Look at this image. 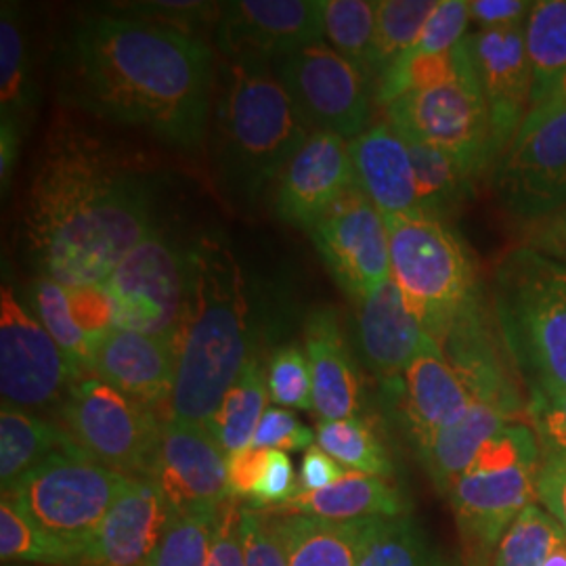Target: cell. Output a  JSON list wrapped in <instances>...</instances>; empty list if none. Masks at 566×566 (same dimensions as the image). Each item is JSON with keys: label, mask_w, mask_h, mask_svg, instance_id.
I'll return each instance as SVG.
<instances>
[{"label": "cell", "mask_w": 566, "mask_h": 566, "mask_svg": "<svg viewBox=\"0 0 566 566\" xmlns=\"http://www.w3.org/2000/svg\"><path fill=\"white\" fill-rule=\"evenodd\" d=\"M149 182L78 124H53L23 208L28 256L63 287L103 283L154 233Z\"/></svg>", "instance_id": "1"}, {"label": "cell", "mask_w": 566, "mask_h": 566, "mask_svg": "<svg viewBox=\"0 0 566 566\" xmlns=\"http://www.w3.org/2000/svg\"><path fill=\"white\" fill-rule=\"evenodd\" d=\"M72 99L103 120L139 126L196 149L214 97V53L189 32L103 13L82 21L67 44Z\"/></svg>", "instance_id": "2"}, {"label": "cell", "mask_w": 566, "mask_h": 566, "mask_svg": "<svg viewBox=\"0 0 566 566\" xmlns=\"http://www.w3.org/2000/svg\"><path fill=\"white\" fill-rule=\"evenodd\" d=\"M187 294L172 334L175 386L168 418L208 426L250 355V306L229 243L203 235L187 248Z\"/></svg>", "instance_id": "3"}, {"label": "cell", "mask_w": 566, "mask_h": 566, "mask_svg": "<svg viewBox=\"0 0 566 566\" xmlns=\"http://www.w3.org/2000/svg\"><path fill=\"white\" fill-rule=\"evenodd\" d=\"M212 130L223 181L243 198L263 193L308 139V126L271 61L219 63Z\"/></svg>", "instance_id": "4"}, {"label": "cell", "mask_w": 566, "mask_h": 566, "mask_svg": "<svg viewBox=\"0 0 566 566\" xmlns=\"http://www.w3.org/2000/svg\"><path fill=\"white\" fill-rule=\"evenodd\" d=\"M493 308L528 399L566 390V264L514 245L495 266Z\"/></svg>", "instance_id": "5"}, {"label": "cell", "mask_w": 566, "mask_h": 566, "mask_svg": "<svg viewBox=\"0 0 566 566\" xmlns=\"http://www.w3.org/2000/svg\"><path fill=\"white\" fill-rule=\"evenodd\" d=\"M390 280L426 332L446 344L451 329L479 303L476 275L464 243L446 221L424 212L385 217Z\"/></svg>", "instance_id": "6"}, {"label": "cell", "mask_w": 566, "mask_h": 566, "mask_svg": "<svg viewBox=\"0 0 566 566\" xmlns=\"http://www.w3.org/2000/svg\"><path fill=\"white\" fill-rule=\"evenodd\" d=\"M542 446L533 426L510 422L453 483L447 500L468 539L497 546L523 510L537 504Z\"/></svg>", "instance_id": "7"}, {"label": "cell", "mask_w": 566, "mask_h": 566, "mask_svg": "<svg viewBox=\"0 0 566 566\" xmlns=\"http://www.w3.org/2000/svg\"><path fill=\"white\" fill-rule=\"evenodd\" d=\"M385 114L405 137L446 149L472 179L495 163L489 109L465 41L458 46L451 76L388 103Z\"/></svg>", "instance_id": "8"}, {"label": "cell", "mask_w": 566, "mask_h": 566, "mask_svg": "<svg viewBox=\"0 0 566 566\" xmlns=\"http://www.w3.org/2000/svg\"><path fill=\"white\" fill-rule=\"evenodd\" d=\"M128 481L74 449L44 460L2 500L46 533L84 546Z\"/></svg>", "instance_id": "9"}, {"label": "cell", "mask_w": 566, "mask_h": 566, "mask_svg": "<svg viewBox=\"0 0 566 566\" xmlns=\"http://www.w3.org/2000/svg\"><path fill=\"white\" fill-rule=\"evenodd\" d=\"M61 426L97 464L130 479H149L164 420L99 378H82L60 409ZM168 420V418H166Z\"/></svg>", "instance_id": "10"}, {"label": "cell", "mask_w": 566, "mask_h": 566, "mask_svg": "<svg viewBox=\"0 0 566 566\" xmlns=\"http://www.w3.org/2000/svg\"><path fill=\"white\" fill-rule=\"evenodd\" d=\"M495 191L523 223L566 206V88L537 103L506 151L493 164Z\"/></svg>", "instance_id": "11"}, {"label": "cell", "mask_w": 566, "mask_h": 566, "mask_svg": "<svg viewBox=\"0 0 566 566\" xmlns=\"http://www.w3.org/2000/svg\"><path fill=\"white\" fill-rule=\"evenodd\" d=\"M187 252L154 231L122 259L103 282L114 301L116 329L172 338L187 294Z\"/></svg>", "instance_id": "12"}, {"label": "cell", "mask_w": 566, "mask_h": 566, "mask_svg": "<svg viewBox=\"0 0 566 566\" xmlns=\"http://www.w3.org/2000/svg\"><path fill=\"white\" fill-rule=\"evenodd\" d=\"M275 74L306 126L350 142L371 126L369 81L324 41L277 60Z\"/></svg>", "instance_id": "13"}, {"label": "cell", "mask_w": 566, "mask_h": 566, "mask_svg": "<svg viewBox=\"0 0 566 566\" xmlns=\"http://www.w3.org/2000/svg\"><path fill=\"white\" fill-rule=\"evenodd\" d=\"M76 376L41 322L11 287L0 294V395L2 405L41 413L61 409Z\"/></svg>", "instance_id": "14"}, {"label": "cell", "mask_w": 566, "mask_h": 566, "mask_svg": "<svg viewBox=\"0 0 566 566\" xmlns=\"http://www.w3.org/2000/svg\"><path fill=\"white\" fill-rule=\"evenodd\" d=\"M313 242L327 269L355 301H364L390 282V243L385 214L353 185L319 223L311 229Z\"/></svg>", "instance_id": "15"}, {"label": "cell", "mask_w": 566, "mask_h": 566, "mask_svg": "<svg viewBox=\"0 0 566 566\" xmlns=\"http://www.w3.org/2000/svg\"><path fill=\"white\" fill-rule=\"evenodd\" d=\"M217 41L227 60H282L324 41L322 0H233L217 18Z\"/></svg>", "instance_id": "16"}, {"label": "cell", "mask_w": 566, "mask_h": 566, "mask_svg": "<svg viewBox=\"0 0 566 566\" xmlns=\"http://www.w3.org/2000/svg\"><path fill=\"white\" fill-rule=\"evenodd\" d=\"M465 49L485 97L493 160L497 163L533 107L525 28L476 30L465 39Z\"/></svg>", "instance_id": "17"}, {"label": "cell", "mask_w": 566, "mask_h": 566, "mask_svg": "<svg viewBox=\"0 0 566 566\" xmlns=\"http://www.w3.org/2000/svg\"><path fill=\"white\" fill-rule=\"evenodd\" d=\"M172 512H217L229 497L227 453L208 428L164 420L149 476Z\"/></svg>", "instance_id": "18"}, {"label": "cell", "mask_w": 566, "mask_h": 566, "mask_svg": "<svg viewBox=\"0 0 566 566\" xmlns=\"http://www.w3.org/2000/svg\"><path fill=\"white\" fill-rule=\"evenodd\" d=\"M355 181L348 143L313 130L277 179L275 208L285 223L311 231Z\"/></svg>", "instance_id": "19"}, {"label": "cell", "mask_w": 566, "mask_h": 566, "mask_svg": "<svg viewBox=\"0 0 566 566\" xmlns=\"http://www.w3.org/2000/svg\"><path fill=\"white\" fill-rule=\"evenodd\" d=\"M172 510L151 479H130L86 539L78 566H145Z\"/></svg>", "instance_id": "20"}, {"label": "cell", "mask_w": 566, "mask_h": 566, "mask_svg": "<svg viewBox=\"0 0 566 566\" xmlns=\"http://www.w3.org/2000/svg\"><path fill=\"white\" fill-rule=\"evenodd\" d=\"M93 378L168 418L175 386L172 338L114 327L95 350Z\"/></svg>", "instance_id": "21"}, {"label": "cell", "mask_w": 566, "mask_h": 566, "mask_svg": "<svg viewBox=\"0 0 566 566\" xmlns=\"http://www.w3.org/2000/svg\"><path fill=\"white\" fill-rule=\"evenodd\" d=\"M357 319L365 364L388 382H397L422 353L441 346L407 308L392 280L359 303Z\"/></svg>", "instance_id": "22"}, {"label": "cell", "mask_w": 566, "mask_h": 566, "mask_svg": "<svg viewBox=\"0 0 566 566\" xmlns=\"http://www.w3.org/2000/svg\"><path fill=\"white\" fill-rule=\"evenodd\" d=\"M401 385L405 422L418 453L441 430L460 422L472 405V395L449 364L443 346H432L405 369Z\"/></svg>", "instance_id": "23"}, {"label": "cell", "mask_w": 566, "mask_h": 566, "mask_svg": "<svg viewBox=\"0 0 566 566\" xmlns=\"http://www.w3.org/2000/svg\"><path fill=\"white\" fill-rule=\"evenodd\" d=\"M355 181L385 214L420 212V198L411 156L403 137L388 124H371L348 142Z\"/></svg>", "instance_id": "24"}, {"label": "cell", "mask_w": 566, "mask_h": 566, "mask_svg": "<svg viewBox=\"0 0 566 566\" xmlns=\"http://www.w3.org/2000/svg\"><path fill=\"white\" fill-rule=\"evenodd\" d=\"M306 357L313 376V399L319 420L357 418L361 385L343 329L332 308H317L304 324Z\"/></svg>", "instance_id": "25"}, {"label": "cell", "mask_w": 566, "mask_h": 566, "mask_svg": "<svg viewBox=\"0 0 566 566\" xmlns=\"http://www.w3.org/2000/svg\"><path fill=\"white\" fill-rule=\"evenodd\" d=\"M263 512L287 566H359L371 521L334 523L277 510Z\"/></svg>", "instance_id": "26"}, {"label": "cell", "mask_w": 566, "mask_h": 566, "mask_svg": "<svg viewBox=\"0 0 566 566\" xmlns=\"http://www.w3.org/2000/svg\"><path fill=\"white\" fill-rule=\"evenodd\" d=\"M275 510L334 523H355L407 516V502L390 479L348 470L338 483L322 491L298 493L290 504Z\"/></svg>", "instance_id": "27"}, {"label": "cell", "mask_w": 566, "mask_h": 566, "mask_svg": "<svg viewBox=\"0 0 566 566\" xmlns=\"http://www.w3.org/2000/svg\"><path fill=\"white\" fill-rule=\"evenodd\" d=\"M510 422L516 420H512L500 407L474 399L460 422L441 430L420 451L434 486L447 495L453 483L476 460L481 449Z\"/></svg>", "instance_id": "28"}, {"label": "cell", "mask_w": 566, "mask_h": 566, "mask_svg": "<svg viewBox=\"0 0 566 566\" xmlns=\"http://www.w3.org/2000/svg\"><path fill=\"white\" fill-rule=\"evenodd\" d=\"M78 446L65 432L39 413L2 405L0 411V485L2 493L51 455L74 451Z\"/></svg>", "instance_id": "29"}, {"label": "cell", "mask_w": 566, "mask_h": 566, "mask_svg": "<svg viewBox=\"0 0 566 566\" xmlns=\"http://www.w3.org/2000/svg\"><path fill=\"white\" fill-rule=\"evenodd\" d=\"M269 399L271 397L263 365L256 357H252L206 426L227 455L252 447L256 428L263 420L264 411L269 409Z\"/></svg>", "instance_id": "30"}, {"label": "cell", "mask_w": 566, "mask_h": 566, "mask_svg": "<svg viewBox=\"0 0 566 566\" xmlns=\"http://www.w3.org/2000/svg\"><path fill=\"white\" fill-rule=\"evenodd\" d=\"M525 46L535 107L566 78V0L535 2L525 25Z\"/></svg>", "instance_id": "31"}, {"label": "cell", "mask_w": 566, "mask_h": 566, "mask_svg": "<svg viewBox=\"0 0 566 566\" xmlns=\"http://www.w3.org/2000/svg\"><path fill=\"white\" fill-rule=\"evenodd\" d=\"M324 36L329 46L353 63L369 84L378 82L376 2L322 0Z\"/></svg>", "instance_id": "32"}, {"label": "cell", "mask_w": 566, "mask_h": 566, "mask_svg": "<svg viewBox=\"0 0 566 566\" xmlns=\"http://www.w3.org/2000/svg\"><path fill=\"white\" fill-rule=\"evenodd\" d=\"M401 137L407 143L411 164H413L420 212L443 221L449 210L464 202L472 177L465 172L462 164L458 163L451 154H447L446 149L413 137H405V135Z\"/></svg>", "instance_id": "33"}, {"label": "cell", "mask_w": 566, "mask_h": 566, "mask_svg": "<svg viewBox=\"0 0 566 566\" xmlns=\"http://www.w3.org/2000/svg\"><path fill=\"white\" fill-rule=\"evenodd\" d=\"M30 301H32L36 319L60 346L76 380L93 378L95 348L86 340V336L82 334L81 327L72 315L67 290L55 280L39 275L30 287Z\"/></svg>", "instance_id": "34"}, {"label": "cell", "mask_w": 566, "mask_h": 566, "mask_svg": "<svg viewBox=\"0 0 566 566\" xmlns=\"http://www.w3.org/2000/svg\"><path fill=\"white\" fill-rule=\"evenodd\" d=\"M84 546L65 542L34 525L7 500L0 502V556L2 563L78 566Z\"/></svg>", "instance_id": "35"}, {"label": "cell", "mask_w": 566, "mask_h": 566, "mask_svg": "<svg viewBox=\"0 0 566 566\" xmlns=\"http://www.w3.org/2000/svg\"><path fill=\"white\" fill-rule=\"evenodd\" d=\"M359 566H451L409 516L369 523Z\"/></svg>", "instance_id": "36"}, {"label": "cell", "mask_w": 566, "mask_h": 566, "mask_svg": "<svg viewBox=\"0 0 566 566\" xmlns=\"http://www.w3.org/2000/svg\"><path fill=\"white\" fill-rule=\"evenodd\" d=\"M317 446L350 472L390 479L392 462L376 430L361 418L317 422Z\"/></svg>", "instance_id": "37"}, {"label": "cell", "mask_w": 566, "mask_h": 566, "mask_svg": "<svg viewBox=\"0 0 566 566\" xmlns=\"http://www.w3.org/2000/svg\"><path fill=\"white\" fill-rule=\"evenodd\" d=\"M32 103L28 44L20 13L13 2H2L0 11V105L2 120L15 122L28 114Z\"/></svg>", "instance_id": "38"}, {"label": "cell", "mask_w": 566, "mask_h": 566, "mask_svg": "<svg viewBox=\"0 0 566 566\" xmlns=\"http://www.w3.org/2000/svg\"><path fill=\"white\" fill-rule=\"evenodd\" d=\"M565 537V528L546 507L531 504L502 535L495 566H546Z\"/></svg>", "instance_id": "39"}, {"label": "cell", "mask_w": 566, "mask_h": 566, "mask_svg": "<svg viewBox=\"0 0 566 566\" xmlns=\"http://www.w3.org/2000/svg\"><path fill=\"white\" fill-rule=\"evenodd\" d=\"M439 0H380L376 2V61L378 82L407 53L424 30ZM376 82V84H378Z\"/></svg>", "instance_id": "40"}, {"label": "cell", "mask_w": 566, "mask_h": 566, "mask_svg": "<svg viewBox=\"0 0 566 566\" xmlns=\"http://www.w3.org/2000/svg\"><path fill=\"white\" fill-rule=\"evenodd\" d=\"M217 512H172L160 544L145 566H208Z\"/></svg>", "instance_id": "41"}, {"label": "cell", "mask_w": 566, "mask_h": 566, "mask_svg": "<svg viewBox=\"0 0 566 566\" xmlns=\"http://www.w3.org/2000/svg\"><path fill=\"white\" fill-rule=\"evenodd\" d=\"M269 397L277 407L311 411L313 399V376L308 357L294 344L282 346L273 353L266 367Z\"/></svg>", "instance_id": "42"}, {"label": "cell", "mask_w": 566, "mask_h": 566, "mask_svg": "<svg viewBox=\"0 0 566 566\" xmlns=\"http://www.w3.org/2000/svg\"><path fill=\"white\" fill-rule=\"evenodd\" d=\"M470 9L465 0H439L416 44L403 55H447L468 39Z\"/></svg>", "instance_id": "43"}, {"label": "cell", "mask_w": 566, "mask_h": 566, "mask_svg": "<svg viewBox=\"0 0 566 566\" xmlns=\"http://www.w3.org/2000/svg\"><path fill=\"white\" fill-rule=\"evenodd\" d=\"M67 301L82 334L97 350V346L116 324V311H114L112 296L107 294L103 283H97V285H82V287L67 290Z\"/></svg>", "instance_id": "44"}, {"label": "cell", "mask_w": 566, "mask_h": 566, "mask_svg": "<svg viewBox=\"0 0 566 566\" xmlns=\"http://www.w3.org/2000/svg\"><path fill=\"white\" fill-rule=\"evenodd\" d=\"M317 441V432L303 420L285 409V407H269L263 420L256 428L252 447L266 451H306Z\"/></svg>", "instance_id": "45"}, {"label": "cell", "mask_w": 566, "mask_h": 566, "mask_svg": "<svg viewBox=\"0 0 566 566\" xmlns=\"http://www.w3.org/2000/svg\"><path fill=\"white\" fill-rule=\"evenodd\" d=\"M221 4H208V2H128L122 4V9H112V13H120L128 18L156 21L170 28H177L182 32H191V25L210 21V18H219Z\"/></svg>", "instance_id": "46"}, {"label": "cell", "mask_w": 566, "mask_h": 566, "mask_svg": "<svg viewBox=\"0 0 566 566\" xmlns=\"http://www.w3.org/2000/svg\"><path fill=\"white\" fill-rule=\"evenodd\" d=\"M240 535L245 566H287L282 544L277 542L263 510L242 506Z\"/></svg>", "instance_id": "47"}, {"label": "cell", "mask_w": 566, "mask_h": 566, "mask_svg": "<svg viewBox=\"0 0 566 566\" xmlns=\"http://www.w3.org/2000/svg\"><path fill=\"white\" fill-rule=\"evenodd\" d=\"M298 493L301 481L296 476L290 455L285 451H269L263 481L248 506L256 510H275L290 504Z\"/></svg>", "instance_id": "48"}, {"label": "cell", "mask_w": 566, "mask_h": 566, "mask_svg": "<svg viewBox=\"0 0 566 566\" xmlns=\"http://www.w3.org/2000/svg\"><path fill=\"white\" fill-rule=\"evenodd\" d=\"M528 416L539 439L542 453L566 458V390L528 399Z\"/></svg>", "instance_id": "49"}, {"label": "cell", "mask_w": 566, "mask_h": 566, "mask_svg": "<svg viewBox=\"0 0 566 566\" xmlns=\"http://www.w3.org/2000/svg\"><path fill=\"white\" fill-rule=\"evenodd\" d=\"M240 502L227 500L217 512L210 539L208 566H245L242 535H240Z\"/></svg>", "instance_id": "50"}, {"label": "cell", "mask_w": 566, "mask_h": 566, "mask_svg": "<svg viewBox=\"0 0 566 566\" xmlns=\"http://www.w3.org/2000/svg\"><path fill=\"white\" fill-rule=\"evenodd\" d=\"M269 451L259 447H245L227 455V485L231 500L252 502L256 489L263 481Z\"/></svg>", "instance_id": "51"}, {"label": "cell", "mask_w": 566, "mask_h": 566, "mask_svg": "<svg viewBox=\"0 0 566 566\" xmlns=\"http://www.w3.org/2000/svg\"><path fill=\"white\" fill-rule=\"evenodd\" d=\"M535 0H472L468 2L470 23L479 30L525 28L533 13Z\"/></svg>", "instance_id": "52"}, {"label": "cell", "mask_w": 566, "mask_h": 566, "mask_svg": "<svg viewBox=\"0 0 566 566\" xmlns=\"http://www.w3.org/2000/svg\"><path fill=\"white\" fill-rule=\"evenodd\" d=\"M521 245L566 264V206L544 219L525 223Z\"/></svg>", "instance_id": "53"}, {"label": "cell", "mask_w": 566, "mask_h": 566, "mask_svg": "<svg viewBox=\"0 0 566 566\" xmlns=\"http://www.w3.org/2000/svg\"><path fill=\"white\" fill-rule=\"evenodd\" d=\"M537 504L558 521L566 531V458L544 453L537 476Z\"/></svg>", "instance_id": "54"}, {"label": "cell", "mask_w": 566, "mask_h": 566, "mask_svg": "<svg viewBox=\"0 0 566 566\" xmlns=\"http://www.w3.org/2000/svg\"><path fill=\"white\" fill-rule=\"evenodd\" d=\"M348 474L343 464H338L325 449L313 446L306 449L301 464V493L306 491H322L325 486L338 483Z\"/></svg>", "instance_id": "55"}, {"label": "cell", "mask_w": 566, "mask_h": 566, "mask_svg": "<svg viewBox=\"0 0 566 566\" xmlns=\"http://www.w3.org/2000/svg\"><path fill=\"white\" fill-rule=\"evenodd\" d=\"M18 147H20V126L15 122L0 120V182H2V191H7V185L11 181L13 166L18 160Z\"/></svg>", "instance_id": "56"}, {"label": "cell", "mask_w": 566, "mask_h": 566, "mask_svg": "<svg viewBox=\"0 0 566 566\" xmlns=\"http://www.w3.org/2000/svg\"><path fill=\"white\" fill-rule=\"evenodd\" d=\"M563 84H565V88H566V78H565V81H563Z\"/></svg>", "instance_id": "57"}]
</instances>
